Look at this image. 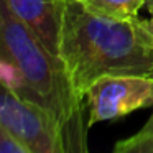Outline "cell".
<instances>
[{"mask_svg": "<svg viewBox=\"0 0 153 153\" xmlns=\"http://www.w3.org/2000/svg\"><path fill=\"white\" fill-rule=\"evenodd\" d=\"M0 56L22 73L27 84L25 97L43 104L59 119L66 153L87 152L86 102L74 92L61 58L45 46L4 0H0Z\"/></svg>", "mask_w": 153, "mask_h": 153, "instance_id": "obj_2", "label": "cell"}, {"mask_svg": "<svg viewBox=\"0 0 153 153\" xmlns=\"http://www.w3.org/2000/svg\"><path fill=\"white\" fill-rule=\"evenodd\" d=\"M0 153H28L27 146L20 143L0 123Z\"/></svg>", "mask_w": 153, "mask_h": 153, "instance_id": "obj_8", "label": "cell"}, {"mask_svg": "<svg viewBox=\"0 0 153 153\" xmlns=\"http://www.w3.org/2000/svg\"><path fill=\"white\" fill-rule=\"evenodd\" d=\"M84 5L114 18H135L145 0H81Z\"/></svg>", "mask_w": 153, "mask_h": 153, "instance_id": "obj_6", "label": "cell"}, {"mask_svg": "<svg viewBox=\"0 0 153 153\" xmlns=\"http://www.w3.org/2000/svg\"><path fill=\"white\" fill-rule=\"evenodd\" d=\"M87 127L112 122L130 112L153 107V76L105 74L96 79L84 94Z\"/></svg>", "mask_w": 153, "mask_h": 153, "instance_id": "obj_4", "label": "cell"}, {"mask_svg": "<svg viewBox=\"0 0 153 153\" xmlns=\"http://www.w3.org/2000/svg\"><path fill=\"white\" fill-rule=\"evenodd\" d=\"M145 7L148 12H153V0H145Z\"/></svg>", "mask_w": 153, "mask_h": 153, "instance_id": "obj_10", "label": "cell"}, {"mask_svg": "<svg viewBox=\"0 0 153 153\" xmlns=\"http://www.w3.org/2000/svg\"><path fill=\"white\" fill-rule=\"evenodd\" d=\"M0 123L28 153H66L59 119L40 102L0 84Z\"/></svg>", "mask_w": 153, "mask_h": 153, "instance_id": "obj_3", "label": "cell"}, {"mask_svg": "<svg viewBox=\"0 0 153 153\" xmlns=\"http://www.w3.org/2000/svg\"><path fill=\"white\" fill-rule=\"evenodd\" d=\"M63 61L74 92L84 94L105 74H148L153 69V31L142 18H114L64 0L59 38Z\"/></svg>", "mask_w": 153, "mask_h": 153, "instance_id": "obj_1", "label": "cell"}, {"mask_svg": "<svg viewBox=\"0 0 153 153\" xmlns=\"http://www.w3.org/2000/svg\"><path fill=\"white\" fill-rule=\"evenodd\" d=\"M4 2L43 41L51 53L59 56L64 0H4Z\"/></svg>", "mask_w": 153, "mask_h": 153, "instance_id": "obj_5", "label": "cell"}, {"mask_svg": "<svg viewBox=\"0 0 153 153\" xmlns=\"http://www.w3.org/2000/svg\"><path fill=\"white\" fill-rule=\"evenodd\" d=\"M146 22H148V27H150V30L153 31V12H150V18H148Z\"/></svg>", "mask_w": 153, "mask_h": 153, "instance_id": "obj_11", "label": "cell"}, {"mask_svg": "<svg viewBox=\"0 0 153 153\" xmlns=\"http://www.w3.org/2000/svg\"><path fill=\"white\" fill-rule=\"evenodd\" d=\"M115 153H153V133L146 137H127L114 145Z\"/></svg>", "mask_w": 153, "mask_h": 153, "instance_id": "obj_7", "label": "cell"}, {"mask_svg": "<svg viewBox=\"0 0 153 153\" xmlns=\"http://www.w3.org/2000/svg\"><path fill=\"white\" fill-rule=\"evenodd\" d=\"M148 76H153V69L148 73ZM152 133H153V107H152V114H150L148 120L143 123V127L135 133V135L137 137H146V135H152Z\"/></svg>", "mask_w": 153, "mask_h": 153, "instance_id": "obj_9", "label": "cell"}]
</instances>
